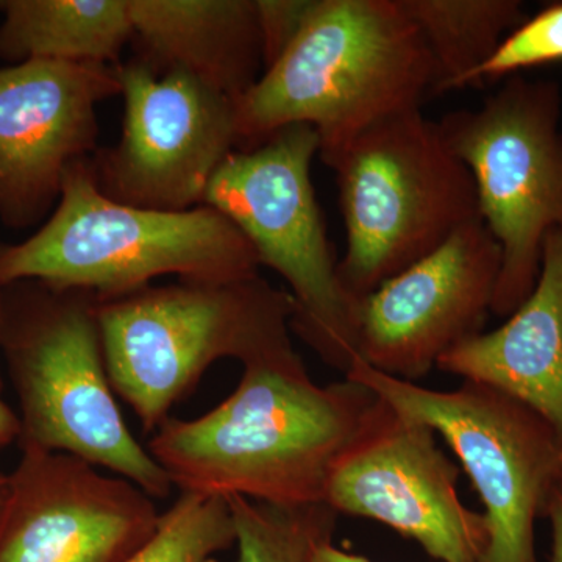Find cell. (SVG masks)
<instances>
[{
	"mask_svg": "<svg viewBox=\"0 0 562 562\" xmlns=\"http://www.w3.org/2000/svg\"><path fill=\"white\" fill-rule=\"evenodd\" d=\"M243 368L231 397L195 419L169 417L146 449L188 494L319 505L333 462L379 395L347 379L319 386L292 346Z\"/></svg>",
	"mask_w": 562,
	"mask_h": 562,
	"instance_id": "cell-1",
	"label": "cell"
},
{
	"mask_svg": "<svg viewBox=\"0 0 562 562\" xmlns=\"http://www.w3.org/2000/svg\"><path fill=\"white\" fill-rule=\"evenodd\" d=\"M436 85L430 50L401 0H312L294 40L235 101L238 150L305 124L322 157L383 117L420 109Z\"/></svg>",
	"mask_w": 562,
	"mask_h": 562,
	"instance_id": "cell-2",
	"label": "cell"
},
{
	"mask_svg": "<svg viewBox=\"0 0 562 562\" xmlns=\"http://www.w3.org/2000/svg\"><path fill=\"white\" fill-rule=\"evenodd\" d=\"M257 251L213 206L136 209L106 198L90 158L70 166L60 201L35 235L0 243V288L38 280L99 301L150 286L160 277L224 284L260 276Z\"/></svg>",
	"mask_w": 562,
	"mask_h": 562,
	"instance_id": "cell-3",
	"label": "cell"
},
{
	"mask_svg": "<svg viewBox=\"0 0 562 562\" xmlns=\"http://www.w3.org/2000/svg\"><path fill=\"white\" fill-rule=\"evenodd\" d=\"M9 286L14 295L2 290L0 346L20 391L25 450L72 454L151 498L168 497L171 480L136 441L111 386L99 299L38 280Z\"/></svg>",
	"mask_w": 562,
	"mask_h": 562,
	"instance_id": "cell-4",
	"label": "cell"
},
{
	"mask_svg": "<svg viewBox=\"0 0 562 562\" xmlns=\"http://www.w3.org/2000/svg\"><path fill=\"white\" fill-rule=\"evenodd\" d=\"M294 301L260 276L235 283L150 284L98 302L114 394L154 435L211 364H244L292 346Z\"/></svg>",
	"mask_w": 562,
	"mask_h": 562,
	"instance_id": "cell-5",
	"label": "cell"
},
{
	"mask_svg": "<svg viewBox=\"0 0 562 562\" xmlns=\"http://www.w3.org/2000/svg\"><path fill=\"white\" fill-rule=\"evenodd\" d=\"M321 160L335 172L347 236L338 273L355 302L480 217L471 171L420 109L376 121Z\"/></svg>",
	"mask_w": 562,
	"mask_h": 562,
	"instance_id": "cell-6",
	"label": "cell"
},
{
	"mask_svg": "<svg viewBox=\"0 0 562 562\" xmlns=\"http://www.w3.org/2000/svg\"><path fill=\"white\" fill-rule=\"evenodd\" d=\"M321 139L288 125L228 155L203 205L221 211L291 288V330L344 375L358 357V305L344 290L312 179Z\"/></svg>",
	"mask_w": 562,
	"mask_h": 562,
	"instance_id": "cell-7",
	"label": "cell"
},
{
	"mask_svg": "<svg viewBox=\"0 0 562 562\" xmlns=\"http://www.w3.org/2000/svg\"><path fill=\"white\" fill-rule=\"evenodd\" d=\"M561 87L513 76L475 110L438 122L472 173L480 217L501 246L492 313L509 317L541 273L543 241L562 228Z\"/></svg>",
	"mask_w": 562,
	"mask_h": 562,
	"instance_id": "cell-8",
	"label": "cell"
},
{
	"mask_svg": "<svg viewBox=\"0 0 562 562\" xmlns=\"http://www.w3.org/2000/svg\"><path fill=\"white\" fill-rule=\"evenodd\" d=\"M346 379L441 435L484 505L490 543L480 562H538L535 524L562 483V436L541 413L491 384L435 391L355 358Z\"/></svg>",
	"mask_w": 562,
	"mask_h": 562,
	"instance_id": "cell-9",
	"label": "cell"
},
{
	"mask_svg": "<svg viewBox=\"0 0 562 562\" xmlns=\"http://www.w3.org/2000/svg\"><path fill=\"white\" fill-rule=\"evenodd\" d=\"M124 101L121 138L90 158L99 190L113 201L158 211L205 203L211 181L238 150L235 101L184 70L117 65Z\"/></svg>",
	"mask_w": 562,
	"mask_h": 562,
	"instance_id": "cell-10",
	"label": "cell"
},
{
	"mask_svg": "<svg viewBox=\"0 0 562 562\" xmlns=\"http://www.w3.org/2000/svg\"><path fill=\"white\" fill-rule=\"evenodd\" d=\"M458 479L435 430L379 397L333 462L322 503L394 528L435 560L480 562L490 530L483 513L462 505Z\"/></svg>",
	"mask_w": 562,
	"mask_h": 562,
	"instance_id": "cell-11",
	"label": "cell"
},
{
	"mask_svg": "<svg viewBox=\"0 0 562 562\" xmlns=\"http://www.w3.org/2000/svg\"><path fill=\"white\" fill-rule=\"evenodd\" d=\"M502 268L501 246L476 217L358 305V357L414 382L483 333Z\"/></svg>",
	"mask_w": 562,
	"mask_h": 562,
	"instance_id": "cell-12",
	"label": "cell"
},
{
	"mask_svg": "<svg viewBox=\"0 0 562 562\" xmlns=\"http://www.w3.org/2000/svg\"><path fill=\"white\" fill-rule=\"evenodd\" d=\"M121 95L117 66L33 60L0 69V222L38 224L70 166L99 149L98 106Z\"/></svg>",
	"mask_w": 562,
	"mask_h": 562,
	"instance_id": "cell-13",
	"label": "cell"
},
{
	"mask_svg": "<svg viewBox=\"0 0 562 562\" xmlns=\"http://www.w3.org/2000/svg\"><path fill=\"white\" fill-rule=\"evenodd\" d=\"M68 453L25 450L0 508V562H124L157 530L154 498Z\"/></svg>",
	"mask_w": 562,
	"mask_h": 562,
	"instance_id": "cell-14",
	"label": "cell"
},
{
	"mask_svg": "<svg viewBox=\"0 0 562 562\" xmlns=\"http://www.w3.org/2000/svg\"><path fill=\"white\" fill-rule=\"evenodd\" d=\"M436 368L519 398L562 436V228L543 241L530 297L501 328L462 342Z\"/></svg>",
	"mask_w": 562,
	"mask_h": 562,
	"instance_id": "cell-15",
	"label": "cell"
},
{
	"mask_svg": "<svg viewBox=\"0 0 562 562\" xmlns=\"http://www.w3.org/2000/svg\"><path fill=\"white\" fill-rule=\"evenodd\" d=\"M135 58L236 101L265 70L257 0H128Z\"/></svg>",
	"mask_w": 562,
	"mask_h": 562,
	"instance_id": "cell-16",
	"label": "cell"
},
{
	"mask_svg": "<svg viewBox=\"0 0 562 562\" xmlns=\"http://www.w3.org/2000/svg\"><path fill=\"white\" fill-rule=\"evenodd\" d=\"M0 58L121 65L132 43L128 0H0Z\"/></svg>",
	"mask_w": 562,
	"mask_h": 562,
	"instance_id": "cell-17",
	"label": "cell"
},
{
	"mask_svg": "<svg viewBox=\"0 0 562 562\" xmlns=\"http://www.w3.org/2000/svg\"><path fill=\"white\" fill-rule=\"evenodd\" d=\"M427 43L438 85L435 94L462 90L502 40L522 24L519 0H401Z\"/></svg>",
	"mask_w": 562,
	"mask_h": 562,
	"instance_id": "cell-18",
	"label": "cell"
},
{
	"mask_svg": "<svg viewBox=\"0 0 562 562\" xmlns=\"http://www.w3.org/2000/svg\"><path fill=\"white\" fill-rule=\"evenodd\" d=\"M235 524L236 562H308L321 542L333 538L336 513L324 503L277 506L228 497Z\"/></svg>",
	"mask_w": 562,
	"mask_h": 562,
	"instance_id": "cell-19",
	"label": "cell"
},
{
	"mask_svg": "<svg viewBox=\"0 0 562 562\" xmlns=\"http://www.w3.org/2000/svg\"><path fill=\"white\" fill-rule=\"evenodd\" d=\"M235 541L227 498L181 492L149 541L124 562H214Z\"/></svg>",
	"mask_w": 562,
	"mask_h": 562,
	"instance_id": "cell-20",
	"label": "cell"
},
{
	"mask_svg": "<svg viewBox=\"0 0 562 562\" xmlns=\"http://www.w3.org/2000/svg\"><path fill=\"white\" fill-rule=\"evenodd\" d=\"M562 63V2L550 3L509 32L490 58L473 70L468 87L509 79L525 69Z\"/></svg>",
	"mask_w": 562,
	"mask_h": 562,
	"instance_id": "cell-21",
	"label": "cell"
},
{
	"mask_svg": "<svg viewBox=\"0 0 562 562\" xmlns=\"http://www.w3.org/2000/svg\"><path fill=\"white\" fill-rule=\"evenodd\" d=\"M312 0H257L262 60L268 69L297 35Z\"/></svg>",
	"mask_w": 562,
	"mask_h": 562,
	"instance_id": "cell-22",
	"label": "cell"
},
{
	"mask_svg": "<svg viewBox=\"0 0 562 562\" xmlns=\"http://www.w3.org/2000/svg\"><path fill=\"white\" fill-rule=\"evenodd\" d=\"M547 519L552 525V561L562 562V483L554 491L552 501L547 506Z\"/></svg>",
	"mask_w": 562,
	"mask_h": 562,
	"instance_id": "cell-23",
	"label": "cell"
},
{
	"mask_svg": "<svg viewBox=\"0 0 562 562\" xmlns=\"http://www.w3.org/2000/svg\"><path fill=\"white\" fill-rule=\"evenodd\" d=\"M308 562H372L368 558L357 557V554L346 553L333 546L331 539L321 542L314 549Z\"/></svg>",
	"mask_w": 562,
	"mask_h": 562,
	"instance_id": "cell-24",
	"label": "cell"
},
{
	"mask_svg": "<svg viewBox=\"0 0 562 562\" xmlns=\"http://www.w3.org/2000/svg\"><path fill=\"white\" fill-rule=\"evenodd\" d=\"M21 435V420L0 398V449Z\"/></svg>",
	"mask_w": 562,
	"mask_h": 562,
	"instance_id": "cell-25",
	"label": "cell"
},
{
	"mask_svg": "<svg viewBox=\"0 0 562 562\" xmlns=\"http://www.w3.org/2000/svg\"><path fill=\"white\" fill-rule=\"evenodd\" d=\"M7 484H9V479L0 473V508H2L3 501H5Z\"/></svg>",
	"mask_w": 562,
	"mask_h": 562,
	"instance_id": "cell-26",
	"label": "cell"
},
{
	"mask_svg": "<svg viewBox=\"0 0 562 562\" xmlns=\"http://www.w3.org/2000/svg\"><path fill=\"white\" fill-rule=\"evenodd\" d=\"M0 321H2V288H0Z\"/></svg>",
	"mask_w": 562,
	"mask_h": 562,
	"instance_id": "cell-27",
	"label": "cell"
}]
</instances>
